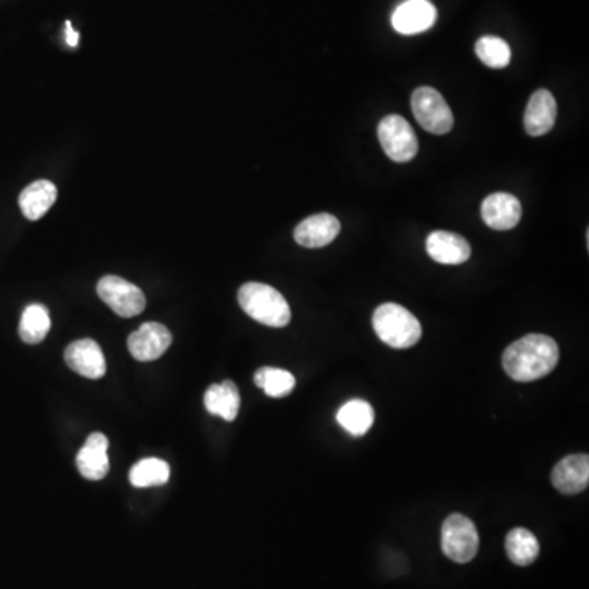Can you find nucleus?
Returning <instances> with one entry per match:
<instances>
[{"mask_svg": "<svg viewBox=\"0 0 589 589\" xmlns=\"http://www.w3.org/2000/svg\"><path fill=\"white\" fill-rule=\"evenodd\" d=\"M560 359L558 344L544 334H527L504 351V372L516 382H534L549 375Z\"/></svg>", "mask_w": 589, "mask_h": 589, "instance_id": "f257e3e1", "label": "nucleus"}, {"mask_svg": "<svg viewBox=\"0 0 589 589\" xmlns=\"http://www.w3.org/2000/svg\"><path fill=\"white\" fill-rule=\"evenodd\" d=\"M239 306L257 323L284 328L292 320V311L284 295L270 285L249 282L239 288Z\"/></svg>", "mask_w": 589, "mask_h": 589, "instance_id": "f03ea898", "label": "nucleus"}, {"mask_svg": "<svg viewBox=\"0 0 589 589\" xmlns=\"http://www.w3.org/2000/svg\"><path fill=\"white\" fill-rule=\"evenodd\" d=\"M375 333L380 341L393 349H408L418 344L423 328L418 318L396 303H383L372 316Z\"/></svg>", "mask_w": 589, "mask_h": 589, "instance_id": "7ed1b4c3", "label": "nucleus"}, {"mask_svg": "<svg viewBox=\"0 0 589 589\" xmlns=\"http://www.w3.org/2000/svg\"><path fill=\"white\" fill-rule=\"evenodd\" d=\"M411 110L419 125L432 135H446L454 126V115L441 92L418 87L411 95Z\"/></svg>", "mask_w": 589, "mask_h": 589, "instance_id": "20e7f679", "label": "nucleus"}, {"mask_svg": "<svg viewBox=\"0 0 589 589\" xmlns=\"http://www.w3.org/2000/svg\"><path fill=\"white\" fill-rule=\"evenodd\" d=\"M480 537L472 519L452 514L442 526V552L455 563L472 562L478 554Z\"/></svg>", "mask_w": 589, "mask_h": 589, "instance_id": "39448f33", "label": "nucleus"}, {"mask_svg": "<svg viewBox=\"0 0 589 589\" xmlns=\"http://www.w3.org/2000/svg\"><path fill=\"white\" fill-rule=\"evenodd\" d=\"M378 140L388 158L410 162L418 154V138L410 123L400 115H388L378 125Z\"/></svg>", "mask_w": 589, "mask_h": 589, "instance_id": "423d86ee", "label": "nucleus"}, {"mask_svg": "<svg viewBox=\"0 0 589 589\" xmlns=\"http://www.w3.org/2000/svg\"><path fill=\"white\" fill-rule=\"evenodd\" d=\"M97 293L104 303H107L122 318H133L143 313L146 308V297L141 292V288L117 275H107L104 279H100L97 284Z\"/></svg>", "mask_w": 589, "mask_h": 589, "instance_id": "0eeeda50", "label": "nucleus"}, {"mask_svg": "<svg viewBox=\"0 0 589 589\" xmlns=\"http://www.w3.org/2000/svg\"><path fill=\"white\" fill-rule=\"evenodd\" d=\"M172 344V334L164 324L144 323L128 338V349L133 359L151 362L159 359Z\"/></svg>", "mask_w": 589, "mask_h": 589, "instance_id": "6e6552de", "label": "nucleus"}, {"mask_svg": "<svg viewBox=\"0 0 589 589\" xmlns=\"http://www.w3.org/2000/svg\"><path fill=\"white\" fill-rule=\"evenodd\" d=\"M64 359L69 369L90 380L102 378L107 372L104 352L92 339H79L69 344Z\"/></svg>", "mask_w": 589, "mask_h": 589, "instance_id": "1a4fd4ad", "label": "nucleus"}, {"mask_svg": "<svg viewBox=\"0 0 589 589\" xmlns=\"http://www.w3.org/2000/svg\"><path fill=\"white\" fill-rule=\"evenodd\" d=\"M436 18V7L429 0H406L393 12L392 25L401 35H418L428 32Z\"/></svg>", "mask_w": 589, "mask_h": 589, "instance_id": "9d476101", "label": "nucleus"}, {"mask_svg": "<svg viewBox=\"0 0 589 589\" xmlns=\"http://www.w3.org/2000/svg\"><path fill=\"white\" fill-rule=\"evenodd\" d=\"M521 202L514 195L506 192L491 194L483 200L482 218L491 230H513L521 221Z\"/></svg>", "mask_w": 589, "mask_h": 589, "instance_id": "9b49d317", "label": "nucleus"}, {"mask_svg": "<svg viewBox=\"0 0 589 589\" xmlns=\"http://www.w3.org/2000/svg\"><path fill=\"white\" fill-rule=\"evenodd\" d=\"M341 223L329 213L308 216L295 228V241L303 248H324L338 238Z\"/></svg>", "mask_w": 589, "mask_h": 589, "instance_id": "f8f14e48", "label": "nucleus"}, {"mask_svg": "<svg viewBox=\"0 0 589 589\" xmlns=\"http://www.w3.org/2000/svg\"><path fill=\"white\" fill-rule=\"evenodd\" d=\"M426 251L432 261L446 266H459L472 256V248L467 239L450 231H434L426 239Z\"/></svg>", "mask_w": 589, "mask_h": 589, "instance_id": "ddd939ff", "label": "nucleus"}, {"mask_svg": "<svg viewBox=\"0 0 589 589\" xmlns=\"http://www.w3.org/2000/svg\"><path fill=\"white\" fill-rule=\"evenodd\" d=\"M552 483L562 495H578L585 491L589 483L588 455H568L560 460L552 472Z\"/></svg>", "mask_w": 589, "mask_h": 589, "instance_id": "4468645a", "label": "nucleus"}, {"mask_svg": "<svg viewBox=\"0 0 589 589\" xmlns=\"http://www.w3.org/2000/svg\"><path fill=\"white\" fill-rule=\"evenodd\" d=\"M557 102L547 89H539L531 95L524 113L527 135L544 136L557 122Z\"/></svg>", "mask_w": 589, "mask_h": 589, "instance_id": "2eb2a0df", "label": "nucleus"}, {"mask_svg": "<svg viewBox=\"0 0 589 589\" xmlns=\"http://www.w3.org/2000/svg\"><path fill=\"white\" fill-rule=\"evenodd\" d=\"M108 439L102 432L90 434L86 444L77 454L76 464L82 477L92 482H99L102 478L107 477L110 470L108 462Z\"/></svg>", "mask_w": 589, "mask_h": 589, "instance_id": "dca6fc26", "label": "nucleus"}, {"mask_svg": "<svg viewBox=\"0 0 589 589\" xmlns=\"http://www.w3.org/2000/svg\"><path fill=\"white\" fill-rule=\"evenodd\" d=\"M56 198H58L56 185L50 180L41 179L36 180L23 190L18 197V203H20L23 216L27 220L36 221L48 213V210L53 207V203L56 202Z\"/></svg>", "mask_w": 589, "mask_h": 589, "instance_id": "f3484780", "label": "nucleus"}, {"mask_svg": "<svg viewBox=\"0 0 589 589\" xmlns=\"http://www.w3.org/2000/svg\"><path fill=\"white\" fill-rule=\"evenodd\" d=\"M203 401L208 413L220 416L225 421H234L241 406L238 387L231 380H225L220 385H212L205 393Z\"/></svg>", "mask_w": 589, "mask_h": 589, "instance_id": "a211bd4d", "label": "nucleus"}, {"mask_svg": "<svg viewBox=\"0 0 589 589\" xmlns=\"http://www.w3.org/2000/svg\"><path fill=\"white\" fill-rule=\"evenodd\" d=\"M374 408L364 400L347 401L338 413V423L352 436H365L374 426Z\"/></svg>", "mask_w": 589, "mask_h": 589, "instance_id": "6ab92c4d", "label": "nucleus"}, {"mask_svg": "<svg viewBox=\"0 0 589 589\" xmlns=\"http://www.w3.org/2000/svg\"><path fill=\"white\" fill-rule=\"evenodd\" d=\"M506 552L511 562L519 567H529L539 557V540L524 527H516L506 537Z\"/></svg>", "mask_w": 589, "mask_h": 589, "instance_id": "aec40b11", "label": "nucleus"}, {"mask_svg": "<svg viewBox=\"0 0 589 589\" xmlns=\"http://www.w3.org/2000/svg\"><path fill=\"white\" fill-rule=\"evenodd\" d=\"M51 329L50 311L43 305H30L23 311L20 320V338L27 344H38L48 336Z\"/></svg>", "mask_w": 589, "mask_h": 589, "instance_id": "412c9836", "label": "nucleus"}, {"mask_svg": "<svg viewBox=\"0 0 589 589\" xmlns=\"http://www.w3.org/2000/svg\"><path fill=\"white\" fill-rule=\"evenodd\" d=\"M254 383L262 388L270 398H284L290 395L297 380L290 372L275 367H262L254 375Z\"/></svg>", "mask_w": 589, "mask_h": 589, "instance_id": "4be33fe9", "label": "nucleus"}, {"mask_svg": "<svg viewBox=\"0 0 589 589\" xmlns=\"http://www.w3.org/2000/svg\"><path fill=\"white\" fill-rule=\"evenodd\" d=\"M171 477V467L161 459H143L131 468L130 482L136 488L161 486Z\"/></svg>", "mask_w": 589, "mask_h": 589, "instance_id": "5701e85b", "label": "nucleus"}, {"mask_svg": "<svg viewBox=\"0 0 589 589\" xmlns=\"http://www.w3.org/2000/svg\"><path fill=\"white\" fill-rule=\"evenodd\" d=\"M475 53L488 68L503 69L511 61V48L503 38L483 36L475 45Z\"/></svg>", "mask_w": 589, "mask_h": 589, "instance_id": "b1692460", "label": "nucleus"}, {"mask_svg": "<svg viewBox=\"0 0 589 589\" xmlns=\"http://www.w3.org/2000/svg\"><path fill=\"white\" fill-rule=\"evenodd\" d=\"M66 43H68L71 48H76L79 45V33L72 28V23L66 22Z\"/></svg>", "mask_w": 589, "mask_h": 589, "instance_id": "393cba45", "label": "nucleus"}]
</instances>
